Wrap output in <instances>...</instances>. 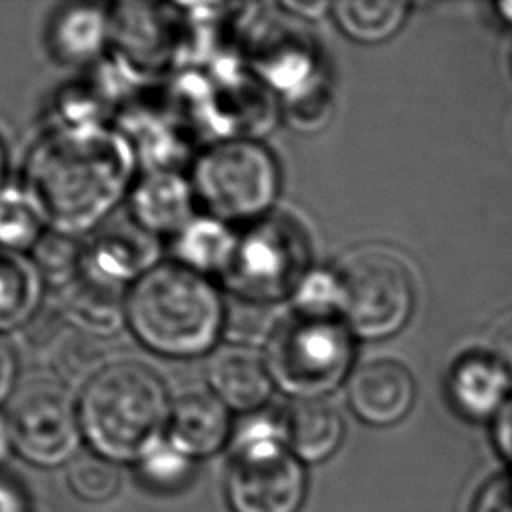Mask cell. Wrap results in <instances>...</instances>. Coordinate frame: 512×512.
<instances>
[{
  "mask_svg": "<svg viewBox=\"0 0 512 512\" xmlns=\"http://www.w3.org/2000/svg\"><path fill=\"white\" fill-rule=\"evenodd\" d=\"M136 158L118 128L56 124L26 156L22 194L50 230L82 234L96 228L130 190Z\"/></svg>",
  "mask_w": 512,
  "mask_h": 512,
  "instance_id": "6da1fadb",
  "label": "cell"
},
{
  "mask_svg": "<svg viewBox=\"0 0 512 512\" xmlns=\"http://www.w3.org/2000/svg\"><path fill=\"white\" fill-rule=\"evenodd\" d=\"M126 322L148 350L168 358H192L214 346L224 306L202 274L166 262L132 284L126 296Z\"/></svg>",
  "mask_w": 512,
  "mask_h": 512,
  "instance_id": "7a4b0ae2",
  "label": "cell"
},
{
  "mask_svg": "<svg viewBox=\"0 0 512 512\" xmlns=\"http://www.w3.org/2000/svg\"><path fill=\"white\" fill-rule=\"evenodd\" d=\"M170 400L162 378L140 362L106 364L78 402L82 436L112 462L140 460L162 442Z\"/></svg>",
  "mask_w": 512,
  "mask_h": 512,
  "instance_id": "3957f363",
  "label": "cell"
},
{
  "mask_svg": "<svg viewBox=\"0 0 512 512\" xmlns=\"http://www.w3.org/2000/svg\"><path fill=\"white\" fill-rule=\"evenodd\" d=\"M350 362L346 324L310 312H298L272 330L264 360L272 382L298 400L322 398L340 384Z\"/></svg>",
  "mask_w": 512,
  "mask_h": 512,
  "instance_id": "277c9868",
  "label": "cell"
},
{
  "mask_svg": "<svg viewBox=\"0 0 512 512\" xmlns=\"http://www.w3.org/2000/svg\"><path fill=\"white\" fill-rule=\"evenodd\" d=\"M334 284V306L350 332L384 338L398 332L414 306V290L402 260L380 250H360L342 260Z\"/></svg>",
  "mask_w": 512,
  "mask_h": 512,
  "instance_id": "5b68a950",
  "label": "cell"
},
{
  "mask_svg": "<svg viewBox=\"0 0 512 512\" xmlns=\"http://www.w3.org/2000/svg\"><path fill=\"white\" fill-rule=\"evenodd\" d=\"M194 196L224 222L252 220L264 214L278 192V170L272 154L244 138L208 146L194 162Z\"/></svg>",
  "mask_w": 512,
  "mask_h": 512,
  "instance_id": "8992f818",
  "label": "cell"
},
{
  "mask_svg": "<svg viewBox=\"0 0 512 512\" xmlns=\"http://www.w3.org/2000/svg\"><path fill=\"white\" fill-rule=\"evenodd\" d=\"M6 422L12 448L38 466H60L80 446L78 408L58 380L36 378L22 384L12 394Z\"/></svg>",
  "mask_w": 512,
  "mask_h": 512,
  "instance_id": "52a82bcc",
  "label": "cell"
},
{
  "mask_svg": "<svg viewBox=\"0 0 512 512\" xmlns=\"http://www.w3.org/2000/svg\"><path fill=\"white\" fill-rule=\"evenodd\" d=\"M306 480L296 456L268 432L250 434L228 470L226 492L234 512H298Z\"/></svg>",
  "mask_w": 512,
  "mask_h": 512,
  "instance_id": "ba28073f",
  "label": "cell"
},
{
  "mask_svg": "<svg viewBox=\"0 0 512 512\" xmlns=\"http://www.w3.org/2000/svg\"><path fill=\"white\" fill-rule=\"evenodd\" d=\"M174 6L118 4L110 14V38L132 70H160L184 50L180 16Z\"/></svg>",
  "mask_w": 512,
  "mask_h": 512,
  "instance_id": "9c48e42d",
  "label": "cell"
},
{
  "mask_svg": "<svg viewBox=\"0 0 512 512\" xmlns=\"http://www.w3.org/2000/svg\"><path fill=\"white\" fill-rule=\"evenodd\" d=\"M156 256V236L136 222L108 226L82 248V272L116 286L134 284L156 266Z\"/></svg>",
  "mask_w": 512,
  "mask_h": 512,
  "instance_id": "30bf717a",
  "label": "cell"
},
{
  "mask_svg": "<svg viewBox=\"0 0 512 512\" xmlns=\"http://www.w3.org/2000/svg\"><path fill=\"white\" fill-rule=\"evenodd\" d=\"M348 402L368 424H394L414 402V380L400 362L374 360L350 376Z\"/></svg>",
  "mask_w": 512,
  "mask_h": 512,
  "instance_id": "8fae6325",
  "label": "cell"
},
{
  "mask_svg": "<svg viewBox=\"0 0 512 512\" xmlns=\"http://www.w3.org/2000/svg\"><path fill=\"white\" fill-rule=\"evenodd\" d=\"M194 192L174 170H148L130 192L132 222L152 236H176L192 222Z\"/></svg>",
  "mask_w": 512,
  "mask_h": 512,
  "instance_id": "7c38bea8",
  "label": "cell"
},
{
  "mask_svg": "<svg viewBox=\"0 0 512 512\" xmlns=\"http://www.w3.org/2000/svg\"><path fill=\"white\" fill-rule=\"evenodd\" d=\"M58 310L68 324L92 338L112 336L126 322L122 286L102 282L84 272L60 288Z\"/></svg>",
  "mask_w": 512,
  "mask_h": 512,
  "instance_id": "4fadbf2b",
  "label": "cell"
},
{
  "mask_svg": "<svg viewBox=\"0 0 512 512\" xmlns=\"http://www.w3.org/2000/svg\"><path fill=\"white\" fill-rule=\"evenodd\" d=\"M228 410L208 392H190L180 396L168 418V442L180 454L208 456L222 448L228 438Z\"/></svg>",
  "mask_w": 512,
  "mask_h": 512,
  "instance_id": "5bb4252c",
  "label": "cell"
},
{
  "mask_svg": "<svg viewBox=\"0 0 512 512\" xmlns=\"http://www.w3.org/2000/svg\"><path fill=\"white\" fill-rule=\"evenodd\" d=\"M208 382L214 396L234 410L262 406L272 390V378L260 356L246 348L230 346L216 352L208 364Z\"/></svg>",
  "mask_w": 512,
  "mask_h": 512,
  "instance_id": "9a60e30c",
  "label": "cell"
},
{
  "mask_svg": "<svg viewBox=\"0 0 512 512\" xmlns=\"http://www.w3.org/2000/svg\"><path fill=\"white\" fill-rule=\"evenodd\" d=\"M510 382V374L494 354H470L452 368L450 394L462 414L468 418H486L498 414L506 402Z\"/></svg>",
  "mask_w": 512,
  "mask_h": 512,
  "instance_id": "2e32d148",
  "label": "cell"
},
{
  "mask_svg": "<svg viewBox=\"0 0 512 512\" xmlns=\"http://www.w3.org/2000/svg\"><path fill=\"white\" fill-rule=\"evenodd\" d=\"M342 418L338 410L322 398L296 400L284 422L290 452L304 462L328 458L342 440Z\"/></svg>",
  "mask_w": 512,
  "mask_h": 512,
  "instance_id": "e0dca14e",
  "label": "cell"
},
{
  "mask_svg": "<svg viewBox=\"0 0 512 512\" xmlns=\"http://www.w3.org/2000/svg\"><path fill=\"white\" fill-rule=\"evenodd\" d=\"M110 38V14L96 4L64 8L50 32L54 54L68 64H82L100 54Z\"/></svg>",
  "mask_w": 512,
  "mask_h": 512,
  "instance_id": "ac0fdd59",
  "label": "cell"
},
{
  "mask_svg": "<svg viewBox=\"0 0 512 512\" xmlns=\"http://www.w3.org/2000/svg\"><path fill=\"white\" fill-rule=\"evenodd\" d=\"M42 282L32 258L0 250V336L34 320L42 300Z\"/></svg>",
  "mask_w": 512,
  "mask_h": 512,
  "instance_id": "d6986e66",
  "label": "cell"
},
{
  "mask_svg": "<svg viewBox=\"0 0 512 512\" xmlns=\"http://www.w3.org/2000/svg\"><path fill=\"white\" fill-rule=\"evenodd\" d=\"M334 18L342 32L356 42L376 44L398 32L406 20V2H336L332 4Z\"/></svg>",
  "mask_w": 512,
  "mask_h": 512,
  "instance_id": "ffe728a7",
  "label": "cell"
},
{
  "mask_svg": "<svg viewBox=\"0 0 512 512\" xmlns=\"http://www.w3.org/2000/svg\"><path fill=\"white\" fill-rule=\"evenodd\" d=\"M236 242L216 220H192L174 236L178 264L202 274L226 268Z\"/></svg>",
  "mask_w": 512,
  "mask_h": 512,
  "instance_id": "44dd1931",
  "label": "cell"
},
{
  "mask_svg": "<svg viewBox=\"0 0 512 512\" xmlns=\"http://www.w3.org/2000/svg\"><path fill=\"white\" fill-rule=\"evenodd\" d=\"M52 366L62 386L80 384L84 388L106 366L104 350L98 344V338L76 330L74 334L62 336L56 342Z\"/></svg>",
  "mask_w": 512,
  "mask_h": 512,
  "instance_id": "7402d4cb",
  "label": "cell"
},
{
  "mask_svg": "<svg viewBox=\"0 0 512 512\" xmlns=\"http://www.w3.org/2000/svg\"><path fill=\"white\" fill-rule=\"evenodd\" d=\"M30 252L42 280L52 286L64 288L82 272V246L68 234L46 230Z\"/></svg>",
  "mask_w": 512,
  "mask_h": 512,
  "instance_id": "603a6c76",
  "label": "cell"
},
{
  "mask_svg": "<svg viewBox=\"0 0 512 512\" xmlns=\"http://www.w3.org/2000/svg\"><path fill=\"white\" fill-rule=\"evenodd\" d=\"M42 234V222L22 190H0V250H32Z\"/></svg>",
  "mask_w": 512,
  "mask_h": 512,
  "instance_id": "cb8c5ba5",
  "label": "cell"
},
{
  "mask_svg": "<svg viewBox=\"0 0 512 512\" xmlns=\"http://www.w3.org/2000/svg\"><path fill=\"white\" fill-rule=\"evenodd\" d=\"M118 466L100 454H82L72 458L68 468V486L84 502H106L120 490Z\"/></svg>",
  "mask_w": 512,
  "mask_h": 512,
  "instance_id": "d4e9b609",
  "label": "cell"
},
{
  "mask_svg": "<svg viewBox=\"0 0 512 512\" xmlns=\"http://www.w3.org/2000/svg\"><path fill=\"white\" fill-rule=\"evenodd\" d=\"M332 116V96L324 82L308 78L284 98V118L298 132L322 130Z\"/></svg>",
  "mask_w": 512,
  "mask_h": 512,
  "instance_id": "484cf974",
  "label": "cell"
},
{
  "mask_svg": "<svg viewBox=\"0 0 512 512\" xmlns=\"http://www.w3.org/2000/svg\"><path fill=\"white\" fill-rule=\"evenodd\" d=\"M138 462L144 482L160 490L176 488L190 472V458L172 448L170 442H158Z\"/></svg>",
  "mask_w": 512,
  "mask_h": 512,
  "instance_id": "4316f807",
  "label": "cell"
},
{
  "mask_svg": "<svg viewBox=\"0 0 512 512\" xmlns=\"http://www.w3.org/2000/svg\"><path fill=\"white\" fill-rule=\"evenodd\" d=\"M474 512H512V474L492 480L478 496Z\"/></svg>",
  "mask_w": 512,
  "mask_h": 512,
  "instance_id": "83f0119b",
  "label": "cell"
},
{
  "mask_svg": "<svg viewBox=\"0 0 512 512\" xmlns=\"http://www.w3.org/2000/svg\"><path fill=\"white\" fill-rule=\"evenodd\" d=\"M18 362L12 346L0 336V404L14 394Z\"/></svg>",
  "mask_w": 512,
  "mask_h": 512,
  "instance_id": "f1b7e54d",
  "label": "cell"
},
{
  "mask_svg": "<svg viewBox=\"0 0 512 512\" xmlns=\"http://www.w3.org/2000/svg\"><path fill=\"white\" fill-rule=\"evenodd\" d=\"M494 440L502 456L512 462V398H508L496 414Z\"/></svg>",
  "mask_w": 512,
  "mask_h": 512,
  "instance_id": "f546056e",
  "label": "cell"
},
{
  "mask_svg": "<svg viewBox=\"0 0 512 512\" xmlns=\"http://www.w3.org/2000/svg\"><path fill=\"white\" fill-rule=\"evenodd\" d=\"M492 348H494V356L512 378V318L498 328L492 340Z\"/></svg>",
  "mask_w": 512,
  "mask_h": 512,
  "instance_id": "4dcf8cb0",
  "label": "cell"
},
{
  "mask_svg": "<svg viewBox=\"0 0 512 512\" xmlns=\"http://www.w3.org/2000/svg\"><path fill=\"white\" fill-rule=\"evenodd\" d=\"M0 512H26L18 488L6 480H0Z\"/></svg>",
  "mask_w": 512,
  "mask_h": 512,
  "instance_id": "1f68e13d",
  "label": "cell"
},
{
  "mask_svg": "<svg viewBox=\"0 0 512 512\" xmlns=\"http://www.w3.org/2000/svg\"><path fill=\"white\" fill-rule=\"evenodd\" d=\"M282 8L294 12L302 18H320L326 10H332V4L328 2H284Z\"/></svg>",
  "mask_w": 512,
  "mask_h": 512,
  "instance_id": "d6a6232c",
  "label": "cell"
},
{
  "mask_svg": "<svg viewBox=\"0 0 512 512\" xmlns=\"http://www.w3.org/2000/svg\"><path fill=\"white\" fill-rule=\"evenodd\" d=\"M10 448H12V438H10L8 422H6V416H0V462L8 458Z\"/></svg>",
  "mask_w": 512,
  "mask_h": 512,
  "instance_id": "836d02e7",
  "label": "cell"
},
{
  "mask_svg": "<svg viewBox=\"0 0 512 512\" xmlns=\"http://www.w3.org/2000/svg\"><path fill=\"white\" fill-rule=\"evenodd\" d=\"M498 12L502 14V18H504L506 22L512 24V2H502V4H498Z\"/></svg>",
  "mask_w": 512,
  "mask_h": 512,
  "instance_id": "e575fe53",
  "label": "cell"
},
{
  "mask_svg": "<svg viewBox=\"0 0 512 512\" xmlns=\"http://www.w3.org/2000/svg\"><path fill=\"white\" fill-rule=\"evenodd\" d=\"M2 178H4V146L0 142V190H2Z\"/></svg>",
  "mask_w": 512,
  "mask_h": 512,
  "instance_id": "d590c367",
  "label": "cell"
}]
</instances>
